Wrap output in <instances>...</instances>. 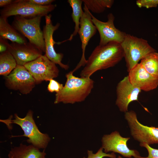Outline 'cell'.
<instances>
[{"instance_id":"6da1fadb","label":"cell","mask_w":158,"mask_h":158,"mask_svg":"<svg viewBox=\"0 0 158 158\" xmlns=\"http://www.w3.org/2000/svg\"><path fill=\"white\" fill-rule=\"evenodd\" d=\"M123 58L120 43L112 42L103 46L98 45L93 50L81 71L80 77L90 78L97 71L113 67Z\"/></svg>"},{"instance_id":"7a4b0ae2","label":"cell","mask_w":158,"mask_h":158,"mask_svg":"<svg viewBox=\"0 0 158 158\" xmlns=\"http://www.w3.org/2000/svg\"><path fill=\"white\" fill-rule=\"evenodd\" d=\"M66 80L63 89L56 93L54 104H73L84 101L93 88L94 81L90 78L76 77L70 71L66 75Z\"/></svg>"},{"instance_id":"3957f363","label":"cell","mask_w":158,"mask_h":158,"mask_svg":"<svg viewBox=\"0 0 158 158\" xmlns=\"http://www.w3.org/2000/svg\"><path fill=\"white\" fill-rule=\"evenodd\" d=\"M120 44L128 72L147 55L156 51L147 40L129 34H126Z\"/></svg>"},{"instance_id":"277c9868","label":"cell","mask_w":158,"mask_h":158,"mask_svg":"<svg viewBox=\"0 0 158 158\" xmlns=\"http://www.w3.org/2000/svg\"><path fill=\"white\" fill-rule=\"evenodd\" d=\"M33 112L29 110L26 116L23 118L18 116L15 114L13 120L8 118L6 121L8 125L10 123H14L19 125L24 132L23 135L18 136H25L28 138L27 142L35 147L40 149H45L47 147L50 140L48 135L41 133L39 130L33 117Z\"/></svg>"},{"instance_id":"5b68a950","label":"cell","mask_w":158,"mask_h":158,"mask_svg":"<svg viewBox=\"0 0 158 158\" xmlns=\"http://www.w3.org/2000/svg\"><path fill=\"white\" fill-rule=\"evenodd\" d=\"M42 17L37 16L32 18H26L15 16L11 25L27 38L29 42L45 52L43 33L40 27Z\"/></svg>"},{"instance_id":"8992f818","label":"cell","mask_w":158,"mask_h":158,"mask_svg":"<svg viewBox=\"0 0 158 158\" xmlns=\"http://www.w3.org/2000/svg\"><path fill=\"white\" fill-rule=\"evenodd\" d=\"M56 5H38L30 2L28 0H13L9 5L0 10L1 16L7 18L12 16H20L26 18L37 16H45L53 11Z\"/></svg>"},{"instance_id":"52a82bcc","label":"cell","mask_w":158,"mask_h":158,"mask_svg":"<svg viewBox=\"0 0 158 158\" xmlns=\"http://www.w3.org/2000/svg\"><path fill=\"white\" fill-rule=\"evenodd\" d=\"M125 118L130 129V134L133 138L141 143L148 145L158 144V128L148 126L138 121L137 114L131 110L125 113Z\"/></svg>"},{"instance_id":"ba28073f","label":"cell","mask_w":158,"mask_h":158,"mask_svg":"<svg viewBox=\"0 0 158 158\" xmlns=\"http://www.w3.org/2000/svg\"><path fill=\"white\" fill-rule=\"evenodd\" d=\"M35 80L36 84L49 81L57 77L59 71L56 64L44 55L24 65Z\"/></svg>"},{"instance_id":"9c48e42d","label":"cell","mask_w":158,"mask_h":158,"mask_svg":"<svg viewBox=\"0 0 158 158\" xmlns=\"http://www.w3.org/2000/svg\"><path fill=\"white\" fill-rule=\"evenodd\" d=\"M6 86L8 89L19 91L23 94L30 93L36 84L35 81L24 66L17 65L8 76L5 77Z\"/></svg>"},{"instance_id":"30bf717a","label":"cell","mask_w":158,"mask_h":158,"mask_svg":"<svg viewBox=\"0 0 158 158\" xmlns=\"http://www.w3.org/2000/svg\"><path fill=\"white\" fill-rule=\"evenodd\" d=\"M130 137H122L119 132L115 131L109 134L103 136L101 140L102 147L104 152L107 153L111 152L118 153L123 157L131 158H144L135 150L130 149L127 146V141Z\"/></svg>"},{"instance_id":"8fae6325","label":"cell","mask_w":158,"mask_h":158,"mask_svg":"<svg viewBox=\"0 0 158 158\" xmlns=\"http://www.w3.org/2000/svg\"><path fill=\"white\" fill-rule=\"evenodd\" d=\"M91 16L92 22L99 33V45H104L112 42L121 44L126 34L116 28L114 24L115 17L112 13L108 15L106 22L99 20L92 14Z\"/></svg>"},{"instance_id":"7c38bea8","label":"cell","mask_w":158,"mask_h":158,"mask_svg":"<svg viewBox=\"0 0 158 158\" xmlns=\"http://www.w3.org/2000/svg\"><path fill=\"white\" fill-rule=\"evenodd\" d=\"M51 15L50 14L45 16V25L43 30V37L44 42L45 55L50 61L55 64L59 65L60 67L65 70L69 68L68 65L65 64L61 62L63 56L62 53H56L54 49V45L58 44L54 40L53 35L55 31L58 29L60 24L57 23L55 25H53L51 20Z\"/></svg>"},{"instance_id":"4fadbf2b","label":"cell","mask_w":158,"mask_h":158,"mask_svg":"<svg viewBox=\"0 0 158 158\" xmlns=\"http://www.w3.org/2000/svg\"><path fill=\"white\" fill-rule=\"evenodd\" d=\"M84 13L80 20V28L78 33L81 42L82 56L76 67L71 71L73 73L82 66H85L87 60L85 58L86 48L90 39L96 34L97 28L92 21L91 13L84 6Z\"/></svg>"},{"instance_id":"5bb4252c","label":"cell","mask_w":158,"mask_h":158,"mask_svg":"<svg viewBox=\"0 0 158 158\" xmlns=\"http://www.w3.org/2000/svg\"><path fill=\"white\" fill-rule=\"evenodd\" d=\"M116 91V104L121 111L125 113L128 111L130 103L138 101L139 95L141 90L131 83L127 75L118 83Z\"/></svg>"},{"instance_id":"9a60e30c","label":"cell","mask_w":158,"mask_h":158,"mask_svg":"<svg viewBox=\"0 0 158 158\" xmlns=\"http://www.w3.org/2000/svg\"><path fill=\"white\" fill-rule=\"evenodd\" d=\"M7 47V50L19 65L24 66L42 55L40 49L29 42L23 44L12 42L8 43Z\"/></svg>"},{"instance_id":"2e32d148","label":"cell","mask_w":158,"mask_h":158,"mask_svg":"<svg viewBox=\"0 0 158 158\" xmlns=\"http://www.w3.org/2000/svg\"><path fill=\"white\" fill-rule=\"evenodd\" d=\"M128 72V76L131 83L141 91L148 92L158 86V78L149 73L140 63Z\"/></svg>"},{"instance_id":"e0dca14e","label":"cell","mask_w":158,"mask_h":158,"mask_svg":"<svg viewBox=\"0 0 158 158\" xmlns=\"http://www.w3.org/2000/svg\"><path fill=\"white\" fill-rule=\"evenodd\" d=\"M44 150L41 152L32 145L21 143L19 146L11 149L8 155V158H46Z\"/></svg>"},{"instance_id":"ac0fdd59","label":"cell","mask_w":158,"mask_h":158,"mask_svg":"<svg viewBox=\"0 0 158 158\" xmlns=\"http://www.w3.org/2000/svg\"><path fill=\"white\" fill-rule=\"evenodd\" d=\"M7 19L0 16V37L8 39L12 42L23 44L28 42L26 38L9 23Z\"/></svg>"},{"instance_id":"d6986e66","label":"cell","mask_w":158,"mask_h":158,"mask_svg":"<svg viewBox=\"0 0 158 158\" xmlns=\"http://www.w3.org/2000/svg\"><path fill=\"white\" fill-rule=\"evenodd\" d=\"M67 2L72 8L71 17L75 23V26L74 31L69 38L67 40L61 42V43L65 41L71 40L73 37L77 35L80 28V19L84 13L82 8L83 2L82 0H68Z\"/></svg>"},{"instance_id":"ffe728a7","label":"cell","mask_w":158,"mask_h":158,"mask_svg":"<svg viewBox=\"0 0 158 158\" xmlns=\"http://www.w3.org/2000/svg\"><path fill=\"white\" fill-rule=\"evenodd\" d=\"M17 62L12 54L7 50L0 54V75L6 77L16 68Z\"/></svg>"},{"instance_id":"44dd1931","label":"cell","mask_w":158,"mask_h":158,"mask_svg":"<svg viewBox=\"0 0 158 158\" xmlns=\"http://www.w3.org/2000/svg\"><path fill=\"white\" fill-rule=\"evenodd\" d=\"M140 63L149 73L158 78V53L154 51L149 53Z\"/></svg>"},{"instance_id":"7402d4cb","label":"cell","mask_w":158,"mask_h":158,"mask_svg":"<svg viewBox=\"0 0 158 158\" xmlns=\"http://www.w3.org/2000/svg\"><path fill=\"white\" fill-rule=\"evenodd\" d=\"M84 6L92 12L100 13L106 8L111 7L114 2L113 0H82Z\"/></svg>"},{"instance_id":"603a6c76","label":"cell","mask_w":158,"mask_h":158,"mask_svg":"<svg viewBox=\"0 0 158 158\" xmlns=\"http://www.w3.org/2000/svg\"><path fill=\"white\" fill-rule=\"evenodd\" d=\"M103 149L101 147L96 153H94L92 150H87L88 157L87 158H103L105 157L110 158H116V156L114 152L107 153L103 152ZM83 158H85L84 157Z\"/></svg>"},{"instance_id":"cb8c5ba5","label":"cell","mask_w":158,"mask_h":158,"mask_svg":"<svg viewBox=\"0 0 158 158\" xmlns=\"http://www.w3.org/2000/svg\"><path fill=\"white\" fill-rule=\"evenodd\" d=\"M136 4L140 8L156 7L158 5V0H137Z\"/></svg>"},{"instance_id":"d4e9b609","label":"cell","mask_w":158,"mask_h":158,"mask_svg":"<svg viewBox=\"0 0 158 158\" xmlns=\"http://www.w3.org/2000/svg\"><path fill=\"white\" fill-rule=\"evenodd\" d=\"M47 86V90L50 92H55L56 93L59 92L63 87L62 84L59 83L56 80L51 79L49 81Z\"/></svg>"},{"instance_id":"484cf974","label":"cell","mask_w":158,"mask_h":158,"mask_svg":"<svg viewBox=\"0 0 158 158\" xmlns=\"http://www.w3.org/2000/svg\"><path fill=\"white\" fill-rule=\"evenodd\" d=\"M140 145L145 148L148 152V156L144 158H158V149L153 148L145 143H140Z\"/></svg>"},{"instance_id":"4316f807","label":"cell","mask_w":158,"mask_h":158,"mask_svg":"<svg viewBox=\"0 0 158 158\" xmlns=\"http://www.w3.org/2000/svg\"><path fill=\"white\" fill-rule=\"evenodd\" d=\"M29 1L33 4L40 6H46L51 4L54 0H28Z\"/></svg>"},{"instance_id":"83f0119b","label":"cell","mask_w":158,"mask_h":158,"mask_svg":"<svg viewBox=\"0 0 158 158\" xmlns=\"http://www.w3.org/2000/svg\"><path fill=\"white\" fill-rule=\"evenodd\" d=\"M8 43L7 40L0 37V52L1 53L7 50V45Z\"/></svg>"},{"instance_id":"f1b7e54d","label":"cell","mask_w":158,"mask_h":158,"mask_svg":"<svg viewBox=\"0 0 158 158\" xmlns=\"http://www.w3.org/2000/svg\"><path fill=\"white\" fill-rule=\"evenodd\" d=\"M12 0H0V6L1 7H6L10 4L13 2Z\"/></svg>"},{"instance_id":"f546056e","label":"cell","mask_w":158,"mask_h":158,"mask_svg":"<svg viewBox=\"0 0 158 158\" xmlns=\"http://www.w3.org/2000/svg\"><path fill=\"white\" fill-rule=\"evenodd\" d=\"M117 158H123L122 157L120 156H118Z\"/></svg>"}]
</instances>
